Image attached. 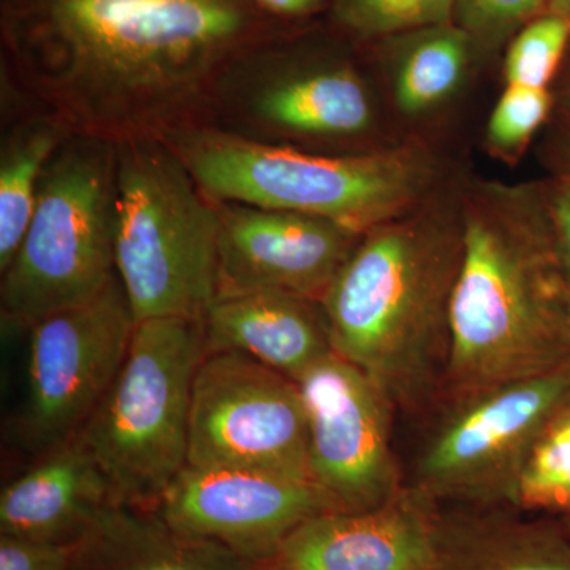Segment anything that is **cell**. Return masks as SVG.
Wrapping results in <instances>:
<instances>
[{"instance_id": "cell-28", "label": "cell", "mask_w": 570, "mask_h": 570, "mask_svg": "<svg viewBox=\"0 0 570 570\" xmlns=\"http://www.w3.org/2000/svg\"><path fill=\"white\" fill-rule=\"evenodd\" d=\"M570 305V183L557 184L547 193Z\"/></svg>"}, {"instance_id": "cell-20", "label": "cell", "mask_w": 570, "mask_h": 570, "mask_svg": "<svg viewBox=\"0 0 570 570\" xmlns=\"http://www.w3.org/2000/svg\"><path fill=\"white\" fill-rule=\"evenodd\" d=\"M73 130L55 112L40 107L3 126L0 142V273L17 257L45 168Z\"/></svg>"}, {"instance_id": "cell-5", "label": "cell", "mask_w": 570, "mask_h": 570, "mask_svg": "<svg viewBox=\"0 0 570 570\" xmlns=\"http://www.w3.org/2000/svg\"><path fill=\"white\" fill-rule=\"evenodd\" d=\"M116 209V273L137 322L204 318L219 294V212L167 142H118Z\"/></svg>"}, {"instance_id": "cell-11", "label": "cell", "mask_w": 570, "mask_h": 570, "mask_svg": "<svg viewBox=\"0 0 570 570\" xmlns=\"http://www.w3.org/2000/svg\"><path fill=\"white\" fill-rule=\"evenodd\" d=\"M187 464L311 480L298 384L239 352L205 354L194 381Z\"/></svg>"}, {"instance_id": "cell-18", "label": "cell", "mask_w": 570, "mask_h": 570, "mask_svg": "<svg viewBox=\"0 0 570 570\" xmlns=\"http://www.w3.org/2000/svg\"><path fill=\"white\" fill-rule=\"evenodd\" d=\"M515 510L441 505L439 570H570L561 521L527 520Z\"/></svg>"}, {"instance_id": "cell-4", "label": "cell", "mask_w": 570, "mask_h": 570, "mask_svg": "<svg viewBox=\"0 0 570 570\" xmlns=\"http://www.w3.org/2000/svg\"><path fill=\"white\" fill-rule=\"evenodd\" d=\"M164 141L214 202L322 217L362 236L403 217L431 179L430 163L414 149L307 151L247 140L209 124Z\"/></svg>"}, {"instance_id": "cell-10", "label": "cell", "mask_w": 570, "mask_h": 570, "mask_svg": "<svg viewBox=\"0 0 570 570\" xmlns=\"http://www.w3.org/2000/svg\"><path fill=\"white\" fill-rule=\"evenodd\" d=\"M137 318L118 273L96 298L31 326L18 434L32 452L80 433L99 406L132 341Z\"/></svg>"}, {"instance_id": "cell-30", "label": "cell", "mask_w": 570, "mask_h": 570, "mask_svg": "<svg viewBox=\"0 0 570 570\" xmlns=\"http://www.w3.org/2000/svg\"><path fill=\"white\" fill-rule=\"evenodd\" d=\"M547 11L560 14V17L570 21V0H549V9Z\"/></svg>"}, {"instance_id": "cell-24", "label": "cell", "mask_w": 570, "mask_h": 570, "mask_svg": "<svg viewBox=\"0 0 570 570\" xmlns=\"http://www.w3.org/2000/svg\"><path fill=\"white\" fill-rule=\"evenodd\" d=\"M570 41V21L560 14L546 13L517 32L505 56L509 85L547 89L560 67Z\"/></svg>"}, {"instance_id": "cell-25", "label": "cell", "mask_w": 570, "mask_h": 570, "mask_svg": "<svg viewBox=\"0 0 570 570\" xmlns=\"http://www.w3.org/2000/svg\"><path fill=\"white\" fill-rule=\"evenodd\" d=\"M547 9L549 0H460L453 22L468 33L475 51L487 55Z\"/></svg>"}, {"instance_id": "cell-15", "label": "cell", "mask_w": 570, "mask_h": 570, "mask_svg": "<svg viewBox=\"0 0 570 570\" xmlns=\"http://www.w3.org/2000/svg\"><path fill=\"white\" fill-rule=\"evenodd\" d=\"M441 505L404 485L360 512H324L303 521L254 570H439Z\"/></svg>"}, {"instance_id": "cell-32", "label": "cell", "mask_w": 570, "mask_h": 570, "mask_svg": "<svg viewBox=\"0 0 570 570\" xmlns=\"http://www.w3.org/2000/svg\"><path fill=\"white\" fill-rule=\"evenodd\" d=\"M566 104H568V107L570 108V81L568 86V92H566Z\"/></svg>"}, {"instance_id": "cell-3", "label": "cell", "mask_w": 570, "mask_h": 570, "mask_svg": "<svg viewBox=\"0 0 570 570\" xmlns=\"http://www.w3.org/2000/svg\"><path fill=\"white\" fill-rule=\"evenodd\" d=\"M461 253L463 227L400 217L363 235L318 303L333 351L401 411H430L441 395Z\"/></svg>"}, {"instance_id": "cell-14", "label": "cell", "mask_w": 570, "mask_h": 570, "mask_svg": "<svg viewBox=\"0 0 570 570\" xmlns=\"http://www.w3.org/2000/svg\"><path fill=\"white\" fill-rule=\"evenodd\" d=\"M214 204L220 217L217 296L279 291L321 303L363 238L322 217Z\"/></svg>"}, {"instance_id": "cell-13", "label": "cell", "mask_w": 570, "mask_h": 570, "mask_svg": "<svg viewBox=\"0 0 570 570\" xmlns=\"http://www.w3.org/2000/svg\"><path fill=\"white\" fill-rule=\"evenodd\" d=\"M154 512L179 534L217 543L254 568L303 521L340 510L311 480L186 464Z\"/></svg>"}, {"instance_id": "cell-33", "label": "cell", "mask_w": 570, "mask_h": 570, "mask_svg": "<svg viewBox=\"0 0 570 570\" xmlns=\"http://www.w3.org/2000/svg\"><path fill=\"white\" fill-rule=\"evenodd\" d=\"M566 163H568V168H569V174H570V141H569V146H568V159H566Z\"/></svg>"}, {"instance_id": "cell-29", "label": "cell", "mask_w": 570, "mask_h": 570, "mask_svg": "<svg viewBox=\"0 0 570 570\" xmlns=\"http://www.w3.org/2000/svg\"><path fill=\"white\" fill-rule=\"evenodd\" d=\"M273 20L299 21L321 13L330 0H253Z\"/></svg>"}, {"instance_id": "cell-27", "label": "cell", "mask_w": 570, "mask_h": 570, "mask_svg": "<svg viewBox=\"0 0 570 570\" xmlns=\"http://www.w3.org/2000/svg\"><path fill=\"white\" fill-rule=\"evenodd\" d=\"M82 540L58 542L0 534V570H75Z\"/></svg>"}, {"instance_id": "cell-19", "label": "cell", "mask_w": 570, "mask_h": 570, "mask_svg": "<svg viewBox=\"0 0 570 570\" xmlns=\"http://www.w3.org/2000/svg\"><path fill=\"white\" fill-rule=\"evenodd\" d=\"M80 570H254L230 550L171 530L154 510L115 508L82 539Z\"/></svg>"}, {"instance_id": "cell-22", "label": "cell", "mask_w": 570, "mask_h": 570, "mask_svg": "<svg viewBox=\"0 0 570 570\" xmlns=\"http://www.w3.org/2000/svg\"><path fill=\"white\" fill-rule=\"evenodd\" d=\"M513 508L570 517V404L535 441L521 472Z\"/></svg>"}, {"instance_id": "cell-2", "label": "cell", "mask_w": 570, "mask_h": 570, "mask_svg": "<svg viewBox=\"0 0 570 570\" xmlns=\"http://www.w3.org/2000/svg\"><path fill=\"white\" fill-rule=\"evenodd\" d=\"M569 362V295L547 194L482 187L463 216L450 360L436 406Z\"/></svg>"}, {"instance_id": "cell-17", "label": "cell", "mask_w": 570, "mask_h": 570, "mask_svg": "<svg viewBox=\"0 0 570 570\" xmlns=\"http://www.w3.org/2000/svg\"><path fill=\"white\" fill-rule=\"evenodd\" d=\"M208 352H239L298 379L333 352L317 302L279 291L219 295L204 316Z\"/></svg>"}, {"instance_id": "cell-23", "label": "cell", "mask_w": 570, "mask_h": 570, "mask_svg": "<svg viewBox=\"0 0 570 570\" xmlns=\"http://www.w3.org/2000/svg\"><path fill=\"white\" fill-rule=\"evenodd\" d=\"M460 0H330L341 28L360 39L400 36L449 24Z\"/></svg>"}, {"instance_id": "cell-21", "label": "cell", "mask_w": 570, "mask_h": 570, "mask_svg": "<svg viewBox=\"0 0 570 570\" xmlns=\"http://www.w3.org/2000/svg\"><path fill=\"white\" fill-rule=\"evenodd\" d=\"M396 78V102L415 115L433 107L455 91L474 45L456 26H433L407 32Z\"/></svg>"}, {"instance_id": "cell-12", "label": "cell", "mask_w": 570, "mask_h": 570, "mask_svg": "<svg viewBox=\"0 0 570 570\" xmlns=\"http://www.w3.org/2000/svg\"><path fill=\"white\" fill-rule=\"evenodd\" d=\"M307 419L311 480L340 512L377 508L403 490L392 445L396 406L335 351L296 379Z\"/></svg>"}, {"instance_id": "cell-16", "label": "cell", "mask_w": 570, "mask_h": 570, "mask_svg": "<svg viewBox=\"0 0 570 570\" xmlns=\"http://www.w3.org/2000/svg\"><path fill=\"white\" fill-rule=\"evenodd\" d=\"M115 508L110 483L80 438L40 453L0 494V534L77 542Z\"/></svg>"}, {"instance_id": "cell-1", "label": "cell", "mask_w": 570, "mask_h": 570, "mask_svg": "<svg viewBox=\"0 0 570 570\" xmlns=\"http://www.w3.org/2000/svg\"><path fill=\"white\" fill-rule=\"evenodd\" d=\"M273 31L253 0H0L2 71L115 142L208 124L220 75Z\"/></svg>"}, {"instance_id": "cell-31", "label": "cell", "mask_w": 570, "mask_h": 570, "mask_svg": "<svg viewBox=\"0 0 570 570\" xmlns=\"http://www.w3.org/2000/svg\"><path fill=\"white\" fill-rule=\"evenodd\" d=\"M562 527L566 528V531H568V534L570 535V517H564V519H561Z\"/></svg>"}, {"instance_id": "cell-26", "label": "cell", "mask_w": 570, "mask_h": 570, "mask_svg": "<svg viewBox=\"0 0 570 570\" xmlns=\"http://www.w3.org/2000/svg\"><path fill=\"white\" fill-rule=\"evenodd\" d=\"M551 97L547 89L509 85L491 115L489 141L501 153H515L549 115Z\"/></svg>"}, {"instance_id": "cell-6", "label": "cell", "mask_w": 570, "mask_h": 570, "mask_svg": "<svg viewBox=\"0 0 570 570\" xmlns=\"http://www.w3.org/2000/svg\"><path fill=\"white\" fill-rule=\"evenodd\" d=\"M204 318L137 322L121 370L80 438L122 508L154 510L187 464Z\"/></svg>"}, {"instance_id": "cell-8", "label": "cell", "mask_w": 570, "mask_h": 570, "mask_svg": "<svg viewBox=\"0 0 570 570\" xmlns=\"http://www.w3.org/2000/svg\"><path fill=\"white\" fill-rule=\"evenodd\" d=\"M568 404L570 362L438 404L406 483L439 505L513 508L535 441Z\"/></svg>"}, {"instance_id": "cell-9", "label": "cell", "mask_w": 570, "mask_h": 570, "mask_svg": "<svg viewBox=\"0 0 570 570\" xmlns=\"http://www.w3.org/2000/svg\"><path fill=\"white\" fill-rule=\"evenodd\" d=\"M296 50L273 31L239 52L214 89L209 126L294 148L366 132L373 107L354 67Z\"/></svg>"}, {"instance_id": "cell-7", "label": "cell", "mask_w": 570, "mask_h": 570, "mask_svg": "<svg viewBox=\"0 0 570 570\" xmlns=\"http://www.w3.org/2000/svg\"><path fill=\"white\" fill-rule=\"evenodd\" d=\"M118 142L71 134L51 157L17 257L2 273L0 313L31 328L96 298L116 275Z\"/></svg>"}]
</instances>
